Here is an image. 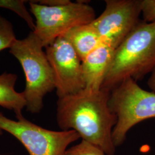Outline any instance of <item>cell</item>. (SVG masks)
I'll use <instances>...</instances> for the list:
<instances>
[{"label":"cell","instance_id":"obj_1","mask_svg":"<svg viewBox=\"0 0 155 155\" xmlns=\"http://www.w3.org/2000/svg\"><path fill=\"white\" fill-rule=\"evenodd\" d=\"M110 91L84 89L59 98L57 122L62 130H73L83 140L98 147L106 155H114L116 147L112 132L116 116L109 105Z\"/></svg>","mask_w":155,"mask_h":155},{"label":"cell","instance_id":"obj_2","mask_svg":"<svg viewBox=\"0 0 155 155\" xmlns=\"http://www.w3.org/2000/svg\"><path fill=\"white\" fill-rule=\"evenodd\" d=\"M155 67V22L140 21L114 51L102 89L111 90L127 78L135 81Z\"/></svg>","mask_w":155,"mask_h":155},{"label":"cell","instance_id":"obj_3","mask_svg":"<svg viewBox=\"0 0 155 155\" xmlns=\"http://www.w3.org/2000/svg\"><path fill=\"white\" fill-rule=\"evenodd\" d=\"M44 47L32 31L23 39H17L9 48L22 66L25 77L22 92L29 112L39 113L43 107V99L55 89L52 70Z\"/></svg>","mask_w":155,"mask_h":155},{"label":"cell","instance_id":"obj_4","mask_svg":"<svg viewBox=\"0 0 155 155\" xmlns=\"http://www.w3.org/2000/svg\"><path fill=\"white\" fill-rule=\"evenodd\" d=\"M109 105L117 118L112 132L117 147L124 143L132 127L155 118V93L142 89L136 81L127 78L111 90Z\"/></svg>","mask_w":155,"mask_h":155},{"label":"cell","instance_id":"obj_5","mask_svg":"<svg viewBox=\"0 0 155 155\" xmlns=\"http://www.w3.org/2000/svg\"><path fill=\"white\" fill-rule=\"evenodd\" d=\"M29 6L36 19L32 32L44 48L72 28L90 24L96 18L94 8L84 1H71L64 5L48 6L31 1Z\"/></svg>","mask_w":155,"mask_h":155},{"label":"cell","instance_id":"obj_6","mask_svg":"<svg viewBox=\"0 0 155 155\" xmlns=\"http://www.w3.org/2000/svg\"><path fill=\"white\" fill-rule=\"evenodd\" d=\"M0 129L16 137L29 155H64L68 146L81 138L73 130H48L24 117L17 121L12 120L1 112Z\"/></svg>","mask_w":155,"mask_h":155},{"label":"cell","instance_id":"obj_7","mask_svg":"<svg viewBox=\"0 0 155 155\" xmlns=\"http://www.w3.org/2000/svg\"><path fill=\"white\" fill-rule=\"evenodd\" d=\"M141 1H105L102 13L90 23L98 33L102 43L116 49L140 22Z\"/></svg>","mask_w":155,"mask_h":155},{"label":"cell","instance_id":"obj_8","mask_svg":"<svg viewBox=\"0 0 155 155\" xmlns=\"http://www.w3.org/2000/svg\"><path fill=\"white\" fill-rule=\"evenodd\" d=\"M51 67L58 98L76 94L85 89L82 61L72 45L60 37L45 48Z\"/></svg>","mask_w":155,"mask_h":155},{"label":"cell","instance_id":"obj_9","mask_svg":"<svg viewBox=\"0 0 155 155\" xmlns=\"http://www.w3.org/2000/svg\"><path fill=\"white\" fill-rule=\"evenodd\" d=\"M115 50L109 45L102 43L82 61L85 89H102Z\"/></svg>","mask_w":155,"mask_h":155},{"label":"cell","instance_id":"obj_10","mask_svg":"<svg viewBox=\"0 0 155 155\" xmlns=\"http://www.w3.org/2000/svg\"><path fill=\"white\" fill-rule=\"evenodd\" d=\"M62 37L72 45L81 61L102 44L98 33L91 24L72 28Z\"/></svg>","mask_w":155,"mask_h":155},{"label":"cell","instance_id":"obj_11","mask_svg":"<svg viewBox=\"0 0 155 155\" xmlns=\"http://www.w3.org/2000/svg\"><path fill=\"white\" fill-rule=\"evenodd\" d=\"M18 77L13 73L4 72L0 75V106L13 110L17 119L23 118L22 111L26 106V101L22 93L15 90Z\"/></svg>","mask_w":155,"mask_h":155},{"label":"cell","instance_id":"obj_12","mask_svg":"<svg viewBox=\"0 0 155 155\" xmlns=\"http://www.w3.org/2000/svg\"><path fill=\"white\" fill-rule=\"evenodd\" d=\"M26 2L27 1L23 0H0V8L9 9L16 13L27 22L28 27L33 31L35 28V22L25 7Z\"/></svg>","mask_w":155,"mask_h":155},{"label":"cell","instance_id":"obj_13","mask_svg":"<svg viewBox=\"0 0 155 155\" xmlns=\"http://www.w3.org/2000/svg\"><path fill=\"white\" fill-rule=\"evenodd\" d=\"M16 40L11 22L0 15V52L10 48Z\"/></svg>","mask_w":155,"mask_h":155},{"label":"cell","instance_id":"obj_14","mask_svg":"<svg viewBox=\"0 0 155 155\" xmlns=\"http://www.w3.org/2000/svg\"><path fill=\"white\" fill-rule=\"evenodd\" d=\"M105 152L98 147L83 140L70 149L66 150L64 155H105Z\"/></svg>","mask_w":155,"mask_h":155},{"label":"cell","instance_id":"obj_15","mask_svg":"<svg viewBox=\"0 0 155 155\" xmlns=\"http://www.w3.org/2000/svg\"><path fill=\"white\" fill-rule=\"evenodd\" d=\"M141 13L145 22H155V0H141Z\"/></svg>","mask_w":155,"mask_h":155},{"label":"cell","instance_id":"obj_16","mask_svg":"<svg viewBox=\"0 0 155 155\" xmlns=\"http://www.w3.org/2000/svg\"><path fill=\"white\" fill-rule=\"evenodd\" d=\"M39 4L48 6H59L64 5L70 3L71 1L69 0H41L36 1Z\"/></svg>","mask_w":155,"mask_h":155},{"label":"cell","instance_id":"obj_17","mask_svg":"<svg viewBox=\"0 0 155 155\" xmlns=\"http://www.w3.org/2000/svg\"><path fill=\"white\" fill-rule=\"evenodd\" d=\"M148 86L153 92L155 93V67L150 72V75L148 81Z\"/></svg>","mask_w":155,"mask_h":155},{"label":"cell","instance_id":"obj_18","mask_svg":"<svg viewBox=\"0 0 155 155\" xmlns=\"http://www.w3.org/2000/svg\"><path fill=\"white\" fill-rule=\"evenodd\" d=\"M2 134V130H1V129H0V136H1Z\"/></svg>","mask_w":155,"mask_h":155}]
</instances>
